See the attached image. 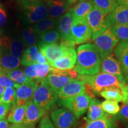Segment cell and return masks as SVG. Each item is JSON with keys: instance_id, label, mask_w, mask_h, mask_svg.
Instances as JSON below:
<instances>
[{"instance_id": "f907efd6", "label": "cell", "mask_w": 128, "mask_h": 128, "mask_svg": "<svg viewBox=\"0 0 128 128\" xmlns=\"http://www.w3.org/2000/svg\"><path fill=\"white\" fill-rule=\"evenodd\" d=\"M4 90H5V87H2V86H1V85H0V97L2 96L3 93H4Z\"/></svg>"}, {"instance_id": "7402d4cb", "label": "cell", "mask_w": 128, "mask_h": 128, "mask_svg": "<svg viewBox=\"0 0 128 128\" xmlns=\"http://www.w3.org/2000/svg\"><path fill=\"white\" fill-rule=\"evenodd\" d=\"M108 116L103 111L100 102L96 98H91L88 108L86 123L108 118Z\"/></svg>"}, {"instance_id": "836d02e7", "label": "cell", "mask_w": 128, "mask_h": 128, "mask_svg": "<svg viewBox=\"0 0 128 128\" xmlns=\"http://www.w3.org/2000/svg\"><path fill=\"white\" fill-rule=\"evenodd\" d=\"M110 29L119 42H128V24L116 25Z\"/></svg>"}, {"instance_id": "b9f144b4", "label": "cell", "mask_w": 128, "mask_h": 128, "mask_svg": "<svg viewBox=\"0 0 128 128\" xmlns=\"http://www.w3.org/2000/svg\"><path fill=\"white\" fill-rule=\"evenodd\" d=\"M7 18V12L2 4L0 2V28L4 26Z\"/></svg>"}, {"instance_id": "9a60e30c", "label": "cell", "mask_w": 128, "mask_h": 128, "mask_svg": "<svg viewBox=\"0 0 128 128\" xmlns=\"http://www.w3.org/2000/svg\"><path fill=\"white\" fill-rule=\"evenodd\" d=\"M107 28L120 24H128V8L124 6H118L114 10L105 17Z\"/></svg>"}, {"instance_id": "4316f807", "label": "cell", "mask_w": 128, "mask_h": 128, "mask_svg": "<svg viewBox=\"0 0 128 128\" xmlns=\"http://www.w3.org/2000/svg\"><path fill=\"white\" fill-rule=\"evenodd\" d=\"M20 60L10 54H2L0 59V70L6 72L8 70H15L20 66Z\"/></svg>"}, {"instance_id": "5bb4252c", "label": "cell", "mask_w": 128, "mask_h": 128, "mask_svg": "<svg viewBox=\"0 0 128 128\" xmlns=\"http://www.w3.org/2000/svg\"><path fill=\"white\" fill-rule=\"evenodd\" d=\"M100 71L115 76L122 83H127L122 72L119 62L112 55L101 59Z\"/></svg>"}, {"instance_id": "83f0119b", "label": "cell", "mask_w": 128, "mask_h": 128, "mask_svg": "<svg viewBox=\"0 0 128 128\" xmlns=\"http://www.w3.org/2000/svg\"><path fill=\"white\" fill-rule=\"evenodd\" d=\"M94 7L100 10L106 16L113 12L119 6L114 0H92Z\"/></svg>"}, {"instance_id": "8992f818", "label": "cell", "mask_w": 128, "mask_h": 128, "mask_svg": "<svg viewBox=\"0 0 128 128\" xmlns=\"http://www.w3.org/2000/svg\"><path fill=\"white\" fill-rule=\"evenodd\" d=\"M92 41L100 54L101 59L111 55L119 44V40L110 28L100 33Z\"/></svg>"}, {"instance_id": "e575fe53", "label": "cell", "mask_w": 128, "mask_h": 128, "mask_svg": "<svg viewBox=\"0 0 128 128\" xmlns=\"http://www.w3.org/2000/svg\"><path fill=\"white\" fill-rule=\"evenodd\" d=\"M60 33L58 30H53L50 31L46 32L39 36V39L40 42L46 44H56L60 40Z\"/></svg>"}, {"instance_id": "484cf974", "label": "cell", "mask_w": 128, "mask_h": 128, "mask_svg": "<svg viewBox=\"0 0 128 128\" xmlns=\"http://www.w3.org/2000/svg\"><path fill=\"white\" fill-rule=\"evenodd\" d=\"M59 18H46L35 24L33 26L34 32L37 35H40L58 28Z\"/></svg>"}, {"instance_id": "8fae6325", "label": "cell", "mask_w": 128, "mask_h": 128, "mask_svg": "<svg viewBox=\"0 0 128 128\" xmlns=\"http://www.w3.org/2000/svg\"><path fill=\"white\" fill-rule=\"evenodd\" d=\"M50 118L56 128H73L76 124V116L65 108L53 110Z\"/></svg>"}, {"instance_id": "8d00e7d4", "label": "cell", "mask_w": 128, "mask_h": 128, "mask_svg": "<svg viewBox=\"0 0 128 128\" xmlns=\"http://www.w3.org/2000/svg\"><path fill=\"white\" fill-rule=\"evenodd\" d=\"M103 111L110 115H116L120 112V108L118 102L105 100L101 103Z\"/></svg>"}, {"instance_id": "ac0fdd59", "label": "cell", "mask_w": 128, "mask_h": 128, "mask_svg": "<svg viewBox=\"0 0 128 128\" xmlns=\"http://www.w3.org/2000/svg\"><path fill=\"white\" fill-rule=\"evenodd\" d=\"M46 110L35 104L33 100L27 103L25 118L23 124L28 125H35L46 114Z\"/></svg>"}, {"instance_id": "e0dca14e", "label": "cell", "mask_w": 128, "mask_h": 128, "mask_svg": "<svg viewBox=\"0 0 128 128\" xmlns=\"http://www.w3.org/2000/svg\"><path fill=\"white\" fill-rule=\"evenodd\" d=\"M51 66L49 64H39L35 63L28 66L24 70L26 76L33 81L41 82L46 77L50 71Z\"/></svg>"}, {"instance_id": "d6a6232c", "label": "cell", "mask_w": 128, "mask_h": 128, "mask_svg": "<svg viewBox=\"0 0 128 128\" xmlns=\"http://www.w3.org/2000/svg\"><path fill=\"white\" fill-rule=\"evenodd\" d=\"M84 128H115L114 120L108 118L86 123Z\"/></svg>"}, {"instance_id": "60d3db41", "label": "cell", "mask_w": 128, "mask_h": 128, "mask_svg": "<svg viewBox=\"0 0 128 128\" xmlns=\"http://www.w3.org/2000/svg\"><path fill=\"white\" fill-rule=\"evenodd\" d=\"M12 107V105L10 104L0 103V119H3L6 116Z\"/></svg>"}, {"instance_id": "9f6ffc18", "label": "cell", "mask_w": 128, "mask_h": 128, "mask_svg": "<svg viewBox=\"0 0 128 128\" xmlns=\"http://www.w3.org/2000/svg\"></svg>"}, {"instance_id": "4dcf8cb0", "label": "cell", "mask_w": 128, "mask_h": 128, "mask_svg": "<svg viewBox=\"0 0 128 128\" xmlns=\"http://www.w3.org/2000/svg\"><path fill=\"white\" fill-rule=\"evenodd\" d=\"M4 72L14 82L20 85L28 84L33 81L26 76L24 72L20 70H18V69L8 70Z\"/></svg>"}, {"instance_id": "52a82bcc", "label": "cell", "mask_w": 128, "mask_h": 128, "mask_svg": "<svg viewBox=\"0 0 128 128\" xmlns=\"http://www.w3.org/2000/svg\"><path fill=\"white\" fill-rule=\"evenodd\" d=\"M75 45L76 44L73 43L62 39L59 44H46L40 42L38 46L39 50L44 54L49 64H50L63 57L66 54L69 48L75 47Z\"/></svg>"}, {"instance_id": "681fc988", "label": "cell", "mask_w": 128, "mask_h": 128, "mask_svg": "<svg viewBox=\"0 0 128 128\" xmlns=\"http://www.w3.org/2000/svg\"><path fill=\"white\" fill-rule=\"evenodd\" d=\"M21 3L24 2H38V1H47V0H19Z\"/></svg>"}, {"instance_id": "c3c4849f", "label": "cell", "mask_w": 128, "mask_h": 128, "mask_svg": "<svg viewBox=\"0 0 128 128\" xmlns=\"http://www.w3.org/2000/svg\"><path fill=\"white\" fill-rule=\"evenodd\" d=\"M62 1H66V2L70 3V4H72V5H74H74L77 4L78 2H81V1H87V0H62Z\"/></svg>"}, {"instance_id": "11a10c76", "label": "cell", "mask_w": 128, "mask_h": 128, "mask_svg": "<svg viewBox=\"0 0 128 128\" xmlns=\"http://www.w3.org/2000/svg\"><path fill=\"white\" fill-rule=\"evenodd\" d=\"M127 128H128V127H127Z\"/></svg>"}, {"instance_id": "603a6c76", "label": "cell", "mask_w": 128, "mask_h": 128, "mask_svg": "<svg viewBox=\"0 0 128 128\" xmlns=\"http://www.w3.org/2000/svg\"><path fill=\"white\" fill-rule=\"evenodd\" d=\"M2 46L7 48L11 55L19 58L23 52L24 45L22 40L19 39L10 40L7 38H3L0 40V47Z\"/></svg>"}, {"instance_id": "7a4b0ae2", "label": "cell", "mask_w": 128, "mask_h": 128, "mask_svg": "<svg viewBox=\"0 0 128 128\" xmlns=\"http://www.w3.org/2000/svg\"><path fill=\"white\" fill-rule=\"evenodd\" d=\"M76 80H80L92 90L93 94H100L102 91L112 87L120 90L124 83H122L116 76L110 74L100 72L93 76L78 75Z\"/></svg>"}, {"instance_id": "ba28073f", "label": "cell", "mask_w": 128, "mask_h": 128, "mask_svg": "<svg viewBox=\"0 0 128 128\" xmlns=\"http://www.w3.org/2000/svg\"><path fill=\"white\" fill-rule=\"evenodd\" d=\"M70 36L72 42L75 44L92 40V32L86 18H73Z\"/></svg>"}, {"instance_id": "ee69618b", "label": "cell", "mask_w": 128, "mask_h": 128, "mask_svg": "<svg viewBox=\"0 0 128 128\" xmlns=\"http://www.w3.org/2000/svg\"><path fill=\"white\" fill-rule=\"evenodd\" d=\"M36 63L39 64H45L49 63L48 61L47 58L44 55V54L40 50L38 51V54H37L36 58Z\"/></svg>"}, {"instance_id": "74e56055", "label": "cell", "mask_w": 128, "mask_h": 128, "mask_svg": "<svg viewBox=\"0 0 128 128\" xmlns=\"http://www.w3.org/2000/svg\"><path fill=\"white\" fill-rule=\"evenodd\" d=\"M0 85L4 87H12L17 88L21 85L14 82L8 76L4 71L0 70Z\"/></svg>"}, {"instance_id": "d4e9b609", "label": "cell", "mask_w": 128, "mask_h": 128, "mask_svg": "<svg viewBox=\"0 0 128 128\" xmlns=\"http://www.w3.org/2000/svg\"><path fill=\"white\" fill-rule=\"evenodd\" d=\"M27 103L22 106H12L10 110L7 120L12 124H23L25 118Z\"/></svg>"}, {"instance_id": "6da1fadb", "label": "cell", "mask_w": 128, "mask_h": 128, "mask_svg": "<svg viewBox=\"0 0 128 128\" xmlns=\"http://www.w3.org/2000/svg\"><path fill=\"white\" fill-rule=\"evenodd\" d=\"M76 64L73 70L78 75L93 76L99 73L101 58L94 44H81L76 49Z\"/></svg>"}, {"instance_id": "f5cc1de1", "label": "cell", "mask_w": 128, "mask_h": 128, "mask_svg": "<svg viewBox=\"0 0 128 128\" xmlns=\"http://www.w3.org/2000/svg\"><path fill=\"white\" fill-rule=\"evenodd\" d=\"M114 1H117V2H118V0H114Z\"/></svg>"}, {"instance_id": "bcb514c9", "label": "cell", "mask_w": 128, "mask_h": 128, "mask_svg": "<svg viewBox=\"0 0 128 128\" xmlns=\"http://www.w3.org/2000/svg\"><path fill=\"white\" fill-rule=\"evenodd\" d=\"M8 122L5 117L0 122V128H8Z\"/></svg>"}, {"instance_id": "db71d44e", "label": "cell", "mask_w": 128, "mask_h": 128, "mask_svg": "<svg viewBox=\"0 0 128 128\" xmlns=\"http://www.w3.org/2000/svg\"><path fill=\"white\" fill-rule=\"evenodd\" d=\"M1 119H0V122H1Z\"/></svg>"}, {"instance_id": "2e32d148", "label": "cell", "mask_w": 128, "mask_h": 128, "mask_svg": "<svg viewBox=\"0 0 128 128\" xmlns=\"http://www.w3.org/2000/svg\"><path fill=\"white\" fill-rule=\"evenodd\" d=\"M114 55L120 64L124 80L128 83V42H119L114 50Z\"/></svg>"}, {"instance_id": "ab89813d", "label": "cell", "mask_w": 128, "mask_h": 128, "mask_svg": "<svg viewBox=\"0 0 128 128\" xmlns=\"http://www.w3.org/2000/svg\"><path fill=\"white\" fill-rule=\"evenodd\" d=\"M39 128H56L52 124L49 116H44L42 119L39 124Z\"/></svg>"}, {"instance_id": "277c9868", "label": "cell", "mask_w": 128, "mask_h": 128, "mask_svg": "<svg viewBox=\"0 0 128 128\" xmlns=\"http://www.w3.org/2000/svg\"><path fill=\"white\" fill-rule=\"evenodd\" d=\"M78 75L73 69L62 70L51 67L50 72L44 80L56 93L68 83L76 80Z\"/></svg>"}, {"instance_id": "44dd1931", "label": "cell", "mask_w": 128, "mask_h": 128, "mask_svg": "<svg viewBox=\"0 0 128 128\" xmlns=\"http://www.w3.org/2000/svg\"><path fill=\"white\" fill-rule=\"evenodd\" d=\"M73 23V17L70 12H68L59 18L58 31L60 33L62 39L64 40L72 42L71 39V29Z\"/></svg>"}, {"instance_id": "1f68e13d", "label": "cell", "mask_w": 128, "mask_h": 128, "mask_svg": "<svg viewBox=\"0 0 128 128\" xmlns=\"http://www.w3.org/2000/svg\"><path fill=\"white\" fill-rule=\"evenodd\" d=\"M100 95L106 100L114 101V102H122L123 96L122 94L121 90L118 88L112 87L107 88L102 91L100 93Z\"/></svg>"}, {"instance_id": "9c48e42d", "label": "cell", "mask_w": 128, "mask_h": 128, "mask_svg": "<svg viewBox=\"0 0 128 128\" xmlns=\"http://www.w3.org/2000/svg\"><path fill=\"white\" fill-rule=\"evenodd\" d=\"M92 97L83 92L79 95L58 102L60 105L71 111L76 118L84 114L87 111Z\"/></svg>"}, {"instance_id": "816d5d0a", "label": "cell", "mask_w": 128, "mask_h": 128, "mask_svg": "<svg viewBox=\"0 0 128 128\" xmlns=\"http://www.w3.org/2000/svg\"><path fill=\"white\" fill-rule=\"evenodd\" d=\"M2 49H1V48L0 47V59H1V56H2Z\"/></svg>"}, {"instance_id": "5b68a950", "label": "cell", "mask_w": 128, "mask_h": 128, "mask_svg": "<svg viewBox=\"0 0 128 128\" xmlns=\"http://www.w3.org/2000/svg\"><path fill=\"white\" fill-rule=\"evenodd\" d=\"M32 100L35 104L47 111L55 104L56 97L55 92L43 80L35 91Z\"/></svg>"}, {"instance_id": "7bdbcfd3", "label": "cell", "mask_w": 128, "mask_h": 128, "mask_svg": "<svg viewBox=\"0 0 128 128\" xmlns=\"http://www.w3.org/2000/svg\"><path fill=\"white\" fill-rule=\"evenodd\" d=\"M122 94L123 96L122 103L124 104L128 103V83H125L123 84L122 87L120 88Z\"/></svg>"}, {"instance_id": "f6af8a7d", "label": "cell", "mask_w": 128, "mask_h": 128, "mask_svg": "<svg viewBox=\"0 0 128 128\" xmlns=\"http://www.w3.org/2000/svg\"><path fill=\"white\" fill-rule=\"evenodd\" d=\"M8 128H36L35 125H28L24 124H12L9 125Z\"/></svg>"}, {"instance_id": "ffe728a7", "label": "cell", "mask_w": 128, "mask_h": 128, "mask_svg": "<svg viewBox=\"0 0 128 128\" xmlns=\"http://www.w3.org/2000/svg\"><path fill=\"white\" fill-rule=\"evenodd\" d=\"M48 12L50 18H59L70 11L74 5L62 0H47Z\"/></svg>"}, {"instance_id": "d6986e66", "label": "cell", "mask_w": 128, "mask_h": 128, "mask_svg": "<svg viewBox=\"0 0 128 128\" xmlns=\"http://www.w3.org/2000/svg\"><path fill=\"white\" fill-rule=\"evenodd\" d=\"M76 60V52L75 47L68 49L66 54L60 58L49 64L51 67L62 70H72L74 68Z\"/></svg>"}, {"instance_id": "7c38bea8", "label": "cell", "mask_w": 128, "mask_h": 128, "mask_svg": "<svg viewBox=\"0 0 128 128\" xmlns=\"http://www.w3.org/2000/svg\"><path fill=\"white\" fill-rule=\"evenodd\" d=\"M85 92L84 82L76 80L68 83L56 92V102H60Z\"/></svg>"}, {"instance_id": "4fadbf2b", "label": "cell", "mask_w": 128, "mask_h": 128, "mask_svg": "<svg viewBox=\"0 0 128 128\" xmlns=\"http://www.w3.org/2000/svg\"><path fill=\"white\" fill-rule=\"evenodd\" d=\"M39 84V82L33 80L28 84L21 85L16 89V102L13 106H18L24 105L32 100Z\"/></svg>"}, {"instance_id": "3957f363", "label": "cell", "mask_w": 128, "mask_h": 128, "mask_svg": "<svg viewBox=\"0 0 128 128\" xmlns=\"http://www.w3.org/2000/svg\"><path fill=\"white\" fill-rule=\"evenodd\" d=\"M22 4V19L26 24L36 23L49 16L47 3L44 1Z\"/></svg>"}, {"instance_id": "30bf717a", "label": "cell", "mask_w": 128, "mask_h": 128, "mask_svg": "<svg viewBox=\"0 0 128 128\" xmlns=\"http://www.w3.org/2000/svg\"><path fill=\"white\" fill-rule=\"evenodd\" d=\"M106 16L103 12L95 7L86 16V19L92 32V41L100 33L108 29L105 22Z\"/></svg>"}, {"instance_id": "cb8c5ba5", "label": "cell", "mask_w": 128, "mask_h": 128, "mask_svg": "<svg viewBox=\"0 0 128 128\" xmlns=\"http://www.w3.org/2000/svg\"><path fill=\"white\" fill-rule=\"evenodd\" d=\"M93 7L92 1H81L73 6L69 12L71 13L73 18H86Z\"/></svg>"}, {"instance_id": "d590c367", "label": "cell", "mask_w": 128, "mask_h": 128, "mask_svg": "<svg viewBox=\"0 0 128 128\" xmlns=\"http://www.w3.org/2000/svg\"><path fill=\"white\" fill-rule=\"evenodd\" d=\"M16 97V90L14 88L6 87L4 92L0 97V103L14 104Z\"/></svg>"}, {"instance_id": "7dc6e473", "label": "cell", "mask_w": 128, "mask_h": 128, "mask_svg": "<svg viewBox=\"0 0 128 128\" xmlns=\"http://www.w3.org/2000/svg\"><path fill=\"white\" fill-rule=\"evenodd\" d=\"M119 6H124L128 8V0H118Z\"/></svg>"}, {"instance_id": "f35d334b", "label": "cell", "mask_w": 128, "mask_h": 128, "mask_svg": "<svg viewBox=\"0 0 128 128\" xmlns=\"http://www.w3.org/2000/svg\"><path fill=\"white\" fill-rule=\"evenodd\" d=\"M114 118L120 120L128 121V103L123 106L120 110V112L116 115Z\"/></svg>"}, {"instance_id": "f546056e", "label": "cell", "mask_w": 128, "mask_h": 128, "mask_svg": "<svg viewBox=\"0 0 128 128\" xmlns=\"http://www.w3.org/2000/svg\"><path fill=\"white\" fill-rule=\"evenodd\" d=\"M35 33L33 27H26L22 32L21 39L25 46H30L36 45L38 42V37Z\"/></svg>"}, {"instance_id": "f1b7e54d", "label": "cell", "mask_w": 128, "mask_h": 128, "mask_svg": "<svg viewBox=\"0 0 128 128\" xmlns=\"http://www.w3.org/2000/svg\"><path fill=\"white\" fill-rule=\"evenodd\" d=\"M36 45L30 46L27 48L22 55L20 62L23 66H29L36 63V58L38 52Z\"/></svg>"}]
</instances>
